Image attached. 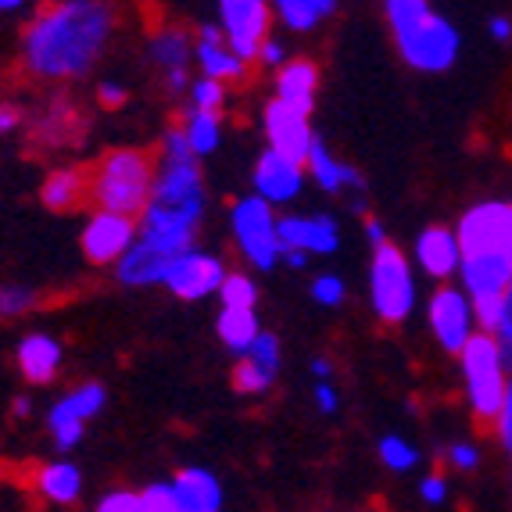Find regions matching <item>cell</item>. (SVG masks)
<instances>
[{"label":"cell","instance_id":"6da1fadb","mask_svg":"<svg viewBox=\"0 0 512 512\" xmlns=\"http://www.w3.org/2000/svg\"><path fill=\"white\" fill-rule=\"evenodd\" d=\"M115 22L108 0H54L22 33V65L43 83L83 79L101 61Z\"/></svg>","mask_w":512,"mask_h":512},{"label":"cell","instance_id":"7a4b0ae2","mask_svg":"<svg viewBox=\"0 0 512 512\" xmlns=\"http://www.w3.org/2000/svg\"><path fill=\"white\" fill-rule=\"evenodd\" d=\"M201 219H205V176L183 129L172 126L165 129L162 154L154 162L151 201L137 222V237L165 255L180 258L183 251L194 248Z\"/></svg>","mask_w":512,"mask_h":512},{"label":"cell","instance_id":"3957f363","mask_svg":"<svg viewBox=\"0 0 512 512\" xmlns=\"http://www.w3.org/2000/svg\"><path fill=\"white\" fill-rule=\"evenodd\" d=\"M384 15L405 65L416 72H448L455 65L462 36L430 0H384Z\"/></svg>","mask_w":512,"mask_h":512},{"label":"cell","instance_id":"277c9868","mask_svg":"<svg viewBox=\"0 0 512 512\" xmlns=\"http://www.w3.org/2000/svg\"><path fill=\"white\" fill-rule=\"evenodd\" d=\"M154 187V158L137 147L108 151L90 172V201L101 212H119L137 219L144 215Z\"/></svg>","mask_w":512,"mask_h":512},{"label":"cell","instance_id":"5b68a950","mask_svg":"<svg viewBox=\"0 0 512 512\" xmlns=\"http://www.w3.org/2000/svg\"><path fill=\"white\" fill-rule=\"evenodd\" d=\"M369 305L373 316L387 326H398L412 316L416 308V273L412 262L394 248L391 240L373 248V262H369Z\"/></svg>","mask_w":512,"mask_h":512},{"label":"cell","instance_id":"8992f818","mask_svg":"<svg viewBox=\"0 0 512 512\" xmlns=\"http://www.w3.org/2000/svg\"><path fill=\"white\" fill-rule=\"evenodd\" d=\"M462 376H466V398H470V409L480 423H495L498 409L505 402V387H509V376H505V359L502 348L491 333H473L470 344L459 351Z\"/></svg>","mask_w":512,"mask_h":512},{"label":"cell","instance_id":"52a82bcc","mask_svg":"<svg viewBox=\"0 0 512 512\" xmlns=\"http://www.w3.org/2000/svg\"><path fill=\"white\" fill-rule=\"evenodd\" d=\"M230 230L237 240L240 255L248 258V265L269 273L276 269L283 258V244H280V215L269 201H262L258 194L240 197L237 205L230 208Z\"/></svg>","mask_w":512,"mask_h":512},{"label":"cell","instance_id":"ba28073f","mask_svg":"<svg viewBox=\"0 0 512 512\" xmlns=\"http://www.w3.org/2000/svg\"><path fill=\"white\" fill-rule=\"evenodd\" d=\"M462 255H512V201H480L459 219Z\"/></svg>","mask_w":512,"mask_h":512},{"label":"cell","instance_id":"9c48e42d","mask_svg":"<svg viewBox=\"0 0 512 512\" xmlns=\"http://www.w3.org/2000/svg\"><path fill=\"white\" fill-rule=\"evenodd\" d=\"M427 323L434 330L437 344L448 355H459L470 344L473 333H477L470 294L462 291V287H452V283H441L427 301Z\"/></svg>","mask_w":512,"mask_h":512},{"label":"cell","instance_id":"30bf717a","mask_svg":"<svg viewBox=\"0 0 512 512\" xmlns=\"http://www.w3.org/2000/svg\"><path fill=\"white\" fill-rule=\"evenodd\" d=\"M273 26V4L269 0H219V29L240 58L258 61L262 43Z\"/></svg>","mask_w":512,"mask_h":512},{"label":"cell","instance_id":"8fae6325","mask_svg":"<svg viewBox=\"0 0 512 512\" xmlns=\"http://www.w3.org/2000/svg\"><path fill=\"white\" fill-rule=\"evenodd\" d=\"M108 402V391L101 384H79L72 387L65 398L54 402V409L47 412V427H51V437L58 444V452H72L86 434V423L97 416Z\"/></svg>","mask_w":512,"mask_h":512},{"label":"cell","instance_id":"7c38bea8","mask_svg":"<svg viewBox=\"0 0 512 512\" xmlns=\"http://www.w3.org/2000/svg\"><path fill=\"white\" fill-rule=\"evenodd\" d=\"M226 273H230V269L222 265L219 255L190 248L169 265V276H165L162 287H169V291L183 301H201V298H208V294H219Z\"/></svg>","mask_w":512,"mask_h":512},{"label":"cell","instance_id":"4fadbf2b","mask_svg":"<svg viewBox=\"0 0 512 512\" xmlns=\"http://www.w3.org/2000/svg\"><path fill=\"white\" fill-rule=\"evenodd\" d=\"M137 233H140L137 219H129V215H119V212H101V208H97V212L86 219V230H83L86 262L115 265L133 244H137Z\"/></svg>","mask_w":512,"mask_h":512},{"label":"cell","instance_id":"5bb4252c","mask_svg":"<svg viewBox=\"0 0 512 512\" xmlns=\"http://www.w3.org/2000/svg\"><path fill=\"white\" fill-rule=\"evenodd\" d=\"M305 176H308L305 165L294 162V158H283V154L269 151V147L258 154L255 172H251V180H255V194L262 197V201H269L273 208L298 201L301 190H305Z\"/></svg>","mask_w":512,"mask_h":512},{"label":"cell","instance_id":"9a60e30c","mask_svg":"<svg viewBox=\"0 0 512 512\" xmlns=\"http://www.w3.org/2000/svg\"><path fill=\"white\" fill-rule=\"evenodd\" d=\"M280 244L283 251H301V255H333L341 248V226L326 212L280 215Z\"/></svg>","mask_w":512,"mask_h":512},{"label":"cell","instance_id":"2e32d148","mask_svg":"<svg viewBox=\"0 0 512 512\" xmlns=\"http://www.w3.org/2000/svg\"><path fill=\"white\" fill-rule=\"evenodd\" d=\"M147 54H151V65L162 76L165 90L172 94H183L190 90V65H194V40H190L183 29H162L154 33L147 43Z\"/></svg>","mask_w":512,"mask_h":512},{"label":"cell","instance_id":"e0dca14e","mask_svg":"<svg viewBox=\"0 0 512 512\" xmlns=\"http://www.w3.org/2000/svg\"><path fill=\"white\" fill-rule=\"evenodd\" d=\"M262 126H265V140H269V151L305 165L308 151L316 144V133L308 126V115H301V111L287 108V104H280V101H269Z\"/></svg>","mask_w":512,"mask_h":512},{"label":"cell","instance_id":"ac0fdd59","mask_svg":"<svg viewBox=\"0 0 512 512\" xmlns=\"http://www.w3.org/2000/svg\"><path fill=\"white\" fill-rule=\"evenodd\" d=\"M194 61L201 65V76L215 83H244L248 76V61L233 51L219 26H201L194 36Z\"/></svg>","mask_w":512,"mask_h":512},{"label":"cell","instance_id":"d6986e66","mask_svg":"<svg viewBox=\"0 0 512 512\" xmlns=\"http://www.w3.org/2000/svg\"><path fill=\"white\" fill-rule=\"evenodd\" d=\"M512 283V255H462L459 262V287L480 298H505Z\"/></svg>","mask_w":512,"mask_h":512},{"label":"cell","instance_id":"ffe728a7","mask_svg":"<svg viewBox=\"0 0 512 512\" xmlns=\"http://www.w3.org/2000/svg\"><path fill=\"white\" fill-rule=\"evenodd\" d=\"M412 258H416V265L430 280H452V276H459V262H462L459 237H455L452 226H427L416 237Z\"/></svg>","mask_w":512,"mask_h":512},{"label":"cell","instance_id":"44dd1931","mask_svg":"<svg viewBox=\"0 0 512 512\" xmlns=\"http://www.w3.org/2000/svg\"><path fill=\"white\" fill-rule=\"evenodd\" d=\"M305 172L316 180V187L323 194H366V180L348 162H341L319 137L305 158Z\"/></svg>","mask_w":512,"mask_h":512},{"label":"cell","instance_id":"7402d4cb","mask_svg":"<svg viewBox=\"0 0 512 512\" xmlns=\"http://www.w3.org/2000/svg\"><path fill=\"white\" fill-rule=\"evenodd\" d=\"M319 94V69L316 61L294 58L287 61L283 69H276V97L273 101L287 104V108L301 111V115H312Z\"/></svg>","mask_w":512,"mask_h":512},{"label":"cell","instance_id":"603a6c76","mask_svg":"<svg viewBox=\"0 0 512 512\" xmlns=\"http://www.w3.org/2000/svg\"><path fill=\"white\" fill-rule=\"evenodd\" d=\"M172 262H176L172 255L151 248V244H144V240L137 237V244L115 262V280H119L122 287H158V283H165V276H169Z\"/></svg>","mask_w":512,"mask_h":512},{"label":"cell","instance_id":"cb8c5ba5","mask_svg":"<svg viewBox=\"0 0 512 512\" xmlns=\"http://www.w3.org/2000/svg\"><path fill=\"white\" fill-rule=\"evenodd\" d=\"M15 362L29 384H51L61 369V341H54L51 333H29L18 344Z\"/></svg>","mask_w":512,"mask_h":512},{"label":"cell","instance_id":"d4e9b609","mask_svg":"<svg viewBox=\"0 0 512 512\" xmlns=\"http://www.w3.org/2000/svg\"><path fill=\"white\" fill-rule=\"evenodd\" d=\"M40 197L51 212H72V208L83 205L86 197H90V172L79 169V165L51 169L47 172V180H43Z\"/></svg>","mask_w":512,"mask_h":512},{"label":"cell","instance_id":"484cf974","mask_svg":"<svg viewBox=\"0 0 512 512\" xmlns=\"http://www.w3.org/2000/svg\"><path fill=\"white\" fill-rule=\"evenodd\" d=\"M172 491H176V498H180L183 512H219V505H222L219 480H215L208 470H201V466H187V470L176 473Z\"/></svg>","mask_w":512,"mask_h":512},{"label":"cell","instance_id":"4316f807","mask_svg":"<svg viewBox=\"0 0 512 512\" xmlns=\"http://www.w3.org/2000/svg\"><path fill=\"white\" fill-rule=\"evenodd\" d=\"M337 11V0H273V15L291 33H312Z\"/></svg>","mask_w":512,"mask_h":512},{"label":"cell","instance_id":"83f0119b","mask_svg":"<svg viewBox=\"0 0 512 512\" xmlns=\"http://www.w3.org/2000/svg\"><path fill=\"white\" fill-rule=\"evenodd\" d=\"M36 491L54 505H72L83 491V473L72 462H51L36 473Z\"/></svg>","mask_w":512,"mask_h":512},{"label":"cell","instance_id":"f1b7e54d","mask_svg":"<svg viewBox=\"0 0 512 512\" xmlns=\"http://www.w3.org/2000/svg\"><path fill=\"white\" fill-rule=\"evenodd\" d=\"M180 129H183V137H187V144H190V151H194L197 162H201L205 154L219 151V144H222V119H219V111L187 108Z\"/></svg>","mask_w":512,"mask_h":512},{"label":"cell","instance_id":"f546056e","mask_svg":"<svg viewBox=\"0 0 512 512\" xmlns=\"http://www.w3.org/2000/svg\"><path fill=\"white\" fill-rule=\"evenodd\" d=\"M215 330H219V341L226 344L233 355H248V348L258 341L262 326H258L255 312H230V308H222Z\"/></svg>","mask_w":512,"mask_h":512},{"label":"cell","instance_id":"4dcf8cb0","mask_svg":"<svg viewBox=\"0 0 512 512\" xmlns=\"http://www.w3.org/2000/svg\"><path fill=\"white\" fill-rule=\"evenodd\" d=\"M219 301L222 308H230V312H255L258 305V283L251 280L248 273H226L219 287Z\"/></svg>","mask_w":512,"mask_h":512},{"label":"cell","instance_id":"1f68e13d","mask_svg":"<svg viewBox=\"0 0 512 512\" xmlns=\"http://www.w3.org/2000/svg\"><path fill=\"white\" fill-rule=\"evenodd\" d=\"M273 380H276V373L262 369L255 359H248V355H240L237 369H233V387H237L240 394H265L273 387Z\"/></svg>","mask_w":512,"mask_h":512},{"label":"cell","instance_id":"d6a6232c","mask_svg":"<svg viewBox=\"0 0 512 512\" xmlns=\"http://www.w3.org/2000/svg\"><path fill=\"white\" fill-rule=\"evenodd\" d=\"M380 459H384L387 470L405 473L419 462V452L409 441H402V437H384V441H380Z\"/></svg>","mask_w":512,"mask_h":512},{"label":"cell","instance_id":"836d02e7","mask_svg":"<svg viewBox=\"0 0 512 512\" xmlns=\"http://www.w3.org/2000/svg\"><path fill=\"white\" fill-rule=\"evenodd\" d=\"M187 94H190V108H197V111H222V104H226V86L205 76L194 79Z\"/></svg>","mask_w":512,"mask_h":512},{"label":"cell","instance_id":"e575fe53","mask_svg":"<svg viewBox=\"0 0 512 512\" xmlns=\"http://www.w3.org/2000/svg\"><path fill=\"white\" fill-rule=\"evenodd\" d=\"M29 308H36V294L29 287H15V283H0V319H18L26 316Z\"/></svg>","mask_w":512,"mask_h":512},{"label":"cell","instance_id":"d590c367","mask_svg":"<svg viewBox=\"0 0 512 512\" xmlns=\"http://www.w3.org/2000/svg\"><path fill=\"white\" fill-rule=\"evenodd\" d=\"M308 294H312V301L323 308H337L344 305V298H348V287H344L341 276H333V273H323L312 280V287H308Z\"/></svg>","mask_w":512,"mask_h":512},{"label":"cell","instance_id":"8d00e7d4","mask_svg":"<svg viewBox=\"0 0 512 512\" xmlns=\"http://www.w3.org/2000/svg\"><path fill=\"white\" fill-rule=\"evenodd\" d=\"M140 509L144 512H183L180 509V498L172 491V484H151L140 495Z\"/></svg>","mask_w":512,"mask_h":512},{"label":"cell","instance_id":"74e56055","mask_svg":"<svg viewBox=\"0 0 512 512\" xmlns=\"http://www.w3.org/2000/svg\"><path fill=\"white\" fill-rule=\"evenodd\" d=\"M248 359H255L262 369H269V373H280V341H276L273 333H258V341L248 348Z\"/></svg>","mask_w":512,"mask_h":512},{"label":"cell","instance_id":"f35d334b","mask_svg":"<svg viewBox=\"0 0 512 512\" xmlns=\"http://www.w3.org/2000/svg\"><path fill=\"white\" fill-rule=\"evenodd\" d=\"M94 512H144L140 509V495L137 491H111L97 502Z\"/></svg>","mask_w":512,"mask_h":512},{"label":"cell","instance_id":"ab89813d","mask_svg":"<svg viewBox=\"0 0 512 512\" xmlns=\"http://www.w3.org/2000/svg\"><path fill=\"white\" fill-rule=\"evenodd\" d=\"M495 434H498V441H502L505 452L512 455V380H509V387H505V402L495 416Z\"/></svg>","mask_w":512,"mask_h":512},{"label":"cell","instance_id":"60d3db41","mask_svg":"<svg viewBox=\"0 0 512 512\" xmlns=\"http://www.w3.org/2000/svg\"><path fill=\"white\" fill-rule=\"evenodd\" d=\"M448 462H452L455 470H477V462H480V452L473 448V444H466V441H459V444H452L448 448Z\"/></svg>","mask_w":512,"mask_h":512},{"label":"cell","instance_id":"b9f144b4","mask_svg":"<svg viewBox=\"0 0 512 512\" xmlns=\"http://www.w3.org/2000/svg\"><path fill=\"white\" fill-rule=\"evenodd\" d=\"M258 61H262V65H269V69H283V65H287V47L269 36V40L262 43V51H258Z\"/></svg>","mask_w":512,"mask_h":512},{"label":"cell","instance_id":"7bdbcfd3","mask_svg":"<svg viewBox=\"0 0 512 512\" xmlns=\"http://www.w3.org/2000/svg\"><path fill=\"white\" fill-rule=\"evenodd\" d=\"M97 101H101L104 108H122V104H126V86L108 79V83L97 86Z\"/></svg>","mask_w":512,"mask_h":512},{"label":"cell","instance_id":"ee69618b","mask_svg":"<svg viewBox=\"0 0 512 512\" xmlns=\"http://www.w3.org/2000/svg\"><path fill=\"white\" fill-rule=\"evenodd\" d=\"M419 495L427 498V502H434V505H441L444 502V495H448V484H444V477H427L423 484H419Z\"/></svg>","mask_w":512,"mask_h":512},{"label":"cell","instance_id":"f6af8a7d","mask_svg":"<svg viewBox=\"0 0 512 512\" xmlns=\"http://www.w3.org/2000/svg\"><path fill=\"white\" fill-rule=\"evenodd\" d=\"M316 405L326 412V416H330V412H337V391H333L326 380H319V384H316Z\"/></svg>","mask_w":512,"mask_h":512},{"label":"cell","instance_id":"bcb514c9","mask_svg":"<svg viewBox=\"0 0 512 512\" xmlns=\"http://www.w3.org/2000/svg\"><path fill=\"white\" fill-rule=\"evenodd\" d=\"M487 33L495 36L498 43H509V40H512V18L495 15V18H491V22H487Z\"/></svg>","mask_w":512,"mask_h":512},{"label":"cell","instance_id":"7dc6e473","mask_svg":"<svg viewBox=\"0 0 512 512\" xmlns=\"http://www.w3.org/2000/svg\"><path fill=\"white\" fill-rule=\"evenodd\" d=\"M18 126H22V111L4 104V108H0V137H4V133H15Z\"/></svg>","mask_w":512,"mask_h":512},{"label":"cell","instance_id":"c3c4849f","mask_svg":"<svg viewBox=\"0 0 512 512\" xmlns=\"http://www.w3.org/2000/svg\"><path fill=\"white\" fill-rule=\"evenodd\" d=\"M366 240L373 244V248H380V244H387V230L380 219H366Z\"/></svg>","mask_w":512,"mask_h":512},{"label":"cell","instance_id":"681fc988","mask_svg":"<svg viewBox=\"0 0 512 512\" xmlns=\"http://www.w3.org/2000/svg\"><path fill=\"white\" fill-rule=\"evenodd\" d=\"M283 262L291 265V269H305L308 255H301V251H283Z\"/></svg>","mask_w":512,"mask_h":512},{"label":"cell","instance_id":"f907efd6","mask_svg":"<svg viewBox=\"0 0 512 512\" xmlns=\"http://www.w3.org/2000/svg\"><path fill=\"white\" fill-rule=\"evenodd\" d=\"M11 412H15L18 419H22V416H29V412H33V402H29V398H18V402H15V409H11Z\"/></svg>","mask_w":512,"mask_h":512},{"label":"cell","instance_id":"816d5d0a","mask_svg":"<svg viewBox=\"0 0 512 512\" xmlns=\"http://www.w3.org/2000/svg\"><path fill=\"white\" fill-rule=\"evenodd\" d=\"M312 369H316L319 380H326V376H330V362H326V359H316V362H312Z\"/></svg>","mask_w":512,"mask_h":512},{"label":"cell","instance_id":"f5cc1de1","mask_svg":"<svg viewBox=\"0 0 512 512\" xmlns=\"http://www.w3.org/2000/svg\"><path fill=\"white\" fill-rule=\"evenodd\" d=\"M26 0H0V11H18Z\"/></svg>","mask_w":512,"mask_h":512},{"label":"cell","instance_id":"db71d44e","mask_svg":"<svg viewBox=\"0 0 512 512\" xmlns=\"http://www.w3.org/2000/svg\"><path fill=\"white\" fill-rule=\"evenodd\" d=\"M505 294H512V283H509V291H505Z\"/></svg>","mask_w":512,"mask_h":512}]
</instances>
